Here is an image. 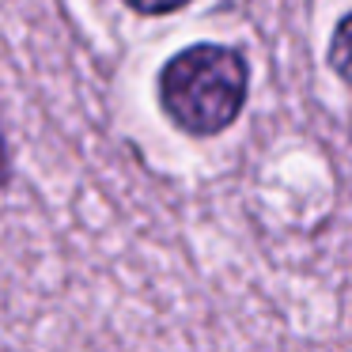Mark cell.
<instances>
[{
  "label": "cell",
  "mask_w": 352,
  "mask_h": 352,
  "mask_svg": "<svg viewBox=\"0 0 352 352\" xmlns=\"http://www.w3.org/2000/svg\"><path fill=\"white\" fill-rule=\"evenodd\" d=\"M250 91V69L243 54L216 42L175 54L160 72L163 114L190 137H216L243 114Z\"/></svg>",
  "instance_id": "1"
},
{
  "label": "cell",
  "mask_w": 352,
  "mask_h": 352,
  "mask_svg": "<svg viewBox=\"0 0 352 352\" xmlns=\"http://www.w3.org/2000/svg\"><path fill=\"white\" fill-rule=\"evenodd\" d=\"M329 65L344 84H352V12L337 23L333 38H329Z\"/></svg>",
  "instance_id": "2"
},
{
  "label": "cell",
  "mask_w": 352,
  "mask_h": 352,
  "mask_svg": "<svg viewBox=\"0 0 352 352\" xmlns=\"http://www.w3.org/2000/svg\"><path fill=\"white\" fill-rule=\"evenodd\" d=\"M133 12H140V16H167V12H178L186 8L190 0H125Z\"/></svg>",
  "instance_id": "3"
},
{
  "label": "cell",
  "mask_w": 352,
  "mask_h": 352,
  "mask_svg": "<svg viewBox=\"0 0 352 352\" xmlns=\"http://www.w3.org/2000/svg\"><path fill=\"white\" fill-rule=\"evenodd\" d=\"M8 182V152H4V140H0V186Z\"/></svg>",
  "instance_id": "4"
}]
</instances>
